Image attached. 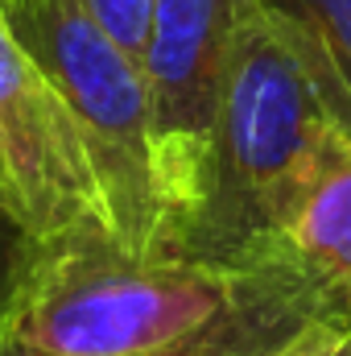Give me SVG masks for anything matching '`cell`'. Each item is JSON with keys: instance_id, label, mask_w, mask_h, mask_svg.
<instances>
[{"instance_id": "1", "label": "cell", "mask_w": 351, "mask_h": 356, "mask_svg": "<svg viewBox=\"0 0 351 356\" xmlns=\"http://www.w3.org/2000/svg\"><path fill=\"white\" fill-rule=\"evenodd\" d=\"M351 141V91L281 0H240L207 191L166 257H281L310 186Z\"/></svg>"}, {"instance_id": "2", "label": "cell", "mask_w": 351, "mask_h": 356, "mask_svg": "<svg viewBox=\"0 0 351 356\" xmlns=\"http://www.w3.org/2000/svg\"><path fill=\"white\" fill-rule=\"evenodd\" d=\"M310 282L289 253L261 261L54 253L0 340L46 356L162 353Z\"/></svg>"}, {"instance_id": "3", "label": "cell", "mask_w": 351, "mask_h": 356, "mask_svg": "<svg viewBox=\"0 0 351 356\" xmlns=\"http://www.w3.org/2000/svg\"><path fill=\"white\" fill-rule=\"evenodd\" d=\"M0 17L71 104L108 195L116 249L153 257L162 211L141 63L95 25L83 0H12Z\"/></svg>"}, {"instance_id": "4", "label": "cell", "mask_w": 351, "mask_h": 356, "mask_svg": "<svg viewBox=\"0 0 351 356\" xmlns=\"http://www.w3.org/2000/svg\"><path fill=\"white\" fill-rule=\"evenodd\" d=\"M236 17L240 0H153L141 75L149 91L153 191L162 211L157 253L174 249L207 191Z\"/></svg>"}, {"instance_id": "5", "label": "cell", "mask_w": 351, "mask_h": 356, "mask_svg": "<svg viewBox=\"0 0 351 356\" xmlns=\"http://www.w3.org/2000/svg\"><path fill=\"white\" fill-rule=\"evenodd\" d=\"M0 158L29 228L54 253L116 249L91 145L37 58L0 17ZM120 253V249H116Z\"/></svg>"}, {"instance_id": "6", "label": "cell", "mask_w": 351, "mask_h": 356, "mask_svg": "<svg viewBox=\"0 0 351 356\" xmlns=\"http://www.w3.org/2000/svg\"><path fill=\"white\" fill-rule=\"evenodd\" d=\"M331 327H351L348 319L331 307V298L314 286L302 282L277 298H268L252 311H240L203 336L162 348V353H137V356H298L310 340H318ZM0 356H46L29 353L21 344L0 340Z\"/></svg>"}, {"instance_id": "7", "label": "cell", "mask_w": 351, "mask_h": 356, "mask_svg": "<svg viewBox=\"0 0 351 356\" xmlns=\"http://www.w3.org/2000/svg\"><path fill=\"white\" fill-rule=\"evenodd\" d=\"M285 249L351 323V141L302 199L285 228Z\"/></svg>"}, {"instance_id": "8", "label": "cell", "mask_w": 351, "mask_h": 356, "mask_svg": "<svg viewBox=\"0 0 351 356\" xmlns=\"http://www.w3.org/2000/svg\"><path fill=\"white\" fill-rule=\"evenodd\" d=\"M54 249L8 207H0V336L46 273Z\"/></svg>"}, {"instance_id": "9", "label": "cell", "mask_w": 351, "mask_h": 356, "mask_svg": "<svg viewBox=\"0 0 351 356\" xmlns=\"http://www.w3.org/2000/svg\"><path fill=\"white\" fill-rule=\"evenodd\" d=\"M285 8H293L323 42V50L331 54L343 88L351 91V0H281Z\"/></svg>"}, {"instance_id": "10", "label": "cell", "mask_w": 351, "mask_h": 356, "mask_svg": "<svg viewBox=\"0 0 351 356\" xmlns=\"http://www.w3.org/2000/svg\"><path fill=\"white\" fill-rule=\"evenodd\" d=\"M95 25L141 63L145 38H149V21H153V0H83Z\"/></svg>"}, {"instance_id": "11", "label": "cell", "mask_w": 351, "mask_h": 356, "mask_svg": "<svg viewBox=\"0 0 351 356\" xmlns=\"http://www.w3.org/2000/svg\"><path fill=\"white\" fill-rule=\"evenodd\" d=\"M298 356H351V327H331L318 340H310Z\"/></svg>"}, {"instance_id": "12", "label": "cell", "mask_w": 351, "mask_h": 356, "mask_svg": "<svg viewBox=\"0 0 351 356\" xmlns=\"http://www.w3.org/2000/svg\"><path fill=\"white\" fill-rule=\"evenodd\" d=\"M0 207H8V211H17L21 220H25V211H21V199H17V186H12V178L4 170V158H0ZM29 224V220H25Z\"/></svg>"}, {"instance_id": "13", "label": "cell", "mask_w": 351, "mask_h": 356, "mask_svg": "<svg viewBox=\"0 0 351 356\" xmlns=\"http://www.w3.org/2000/svg\"><path fill=\"white\" fill-rule=\"evenodd\" d=\"M4 4H12V0H0V8H4Z\"/></svg>"}]
</instances>
